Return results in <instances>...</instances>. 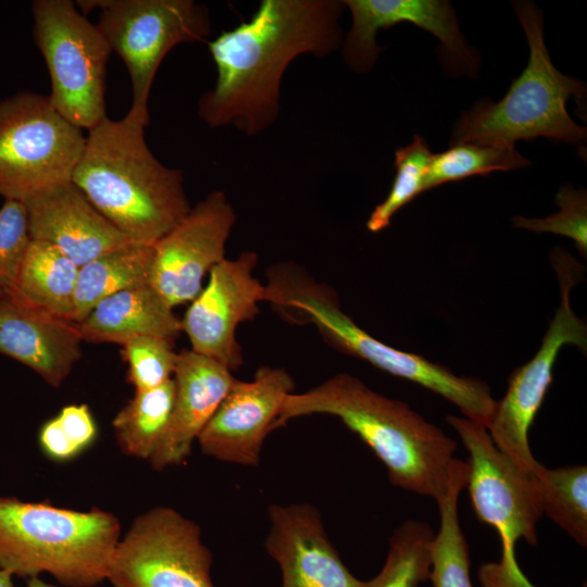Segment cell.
Instances as JSON below:
<instances>
[{"label":"cell","mask_w":587,"mask_h":587,"mask_svg":"<svg viewBox=\"0 0 587 587\" xmlns=\"http://www.w3.org/2000/svg\"><path fill=\"white\" fill-rule=\"evenodd\" d=\"M211 565L200 527L160 505L139 514L121 537L107 580L112 587H214Z\"/></svg>","instance_id":"12"},{"label":"cell","mask_w":587,"mask_h":587,"mask_svg":"<svg viewBox=\"0 0 587 587\" xmlns=\"http://www.w3.org/2000/svg\"><path fill=\"white\" fill-rule=\"evenodd\" d=\"M86 136L48 96L18 91L0 101V196L25 201L70 182Z\"/></svg>","instance_id":"10"},{"label":"cell","mask_w":587,"mask_h":587,"mask_svg":"<svg viewBox=\"0 0 587 587\" xmlns=\"http://www.w3.org/2000/svg\"><path fill=\"white\" fill-rule=\"evenodd\" d=\"M432 158L427 142L419 135L413 137L411 143L396 150V175L388 195L367 218L366 227L370 232L378 233L385 229L401 208L424 192V182Z\"/></svg>","instance_id":"29"},{"label":"cell","mask_w":587,"mask_h":587,"mask_svg":"<svg viewBox=\"0 0 587 587\" xmlns=\"http://www.w3.org/2000/svg\"><path fill=\"white\" fill-rule=\"evenodd\" d=\"M34 37L51 80L55 110L90 130L105 114V72L111 48L96 24L70 0L32 4Z\"/></svg>","instance_id":"9"},{"label":"cell","mask_w":587,"mask_h":587,"mask_svg":"<svg viewBox=\"0 0 587 587\" xmlns=\"http://www.w3.org/2000/svg\"><path fill=\"white\" fill-rule=\"evenodd\" d=\"M92 205L135 242L154 245L190 211L183 172L150 151L145 126L108 116L88 130L71 179Z\"/></svg>","instance_id":"3"},{"label":"cell","mask_w":587,"mask_h":587,"mask_svg":"<svg viewBox=\"0 0 587 587\" xmlns=\"http://www.w3.org/2000/svg\"><path fill=\"white\" fill-rule=\"evenodd\" d=\"M29 241L23 202L4 200L0 208V299L13 289Z\"/></svg>","instance_id":"32"},{"label":"cell","mask_w":587,"mask_h":587,"mask_svg":"<svg viewBox=\"0 0 587 587\" xmlns=\"http://www.w3.org/2000/svg\"><path fill=\"white\" fill-rule=\"evenodd\" d=\"M76 5L85 15L99 10L96 25L130 77L133 101L126 116L146 127L158 67L175 46L208 38V7L193 0H80Z\"/></svg>","instance_id":"8"},{"label":"cell","mask_w":587,"mask_h":587,"mask_svg":"<svg viewBox=\"0 0 587 587\" xmlns=\"http://www.w3.org/2000/svg\"><path fill=\"white\" fill-rule=\"evenodd\" d=\"M153 245L130 242L79 267L72 322L80 323L103 299L124 289L150 284Z\"/></svg>","instance_id":"23"},{"label":"cell","mask_w":587,"mask_h":587,"mask_svg":"<svg viewBox=\"0 0 587 587\" xmlns=\"http://www.w3.org/2000/svg\"><path fill=\"white\" fill-rule=\"evenodd\" d=\"M446 420L469 453L465 487L474 511L479 521L495 527L502 545L500 561L484 563L478 571L482 587H535L515 558L519 540L537 542L542 508L533 474L500 452L484 425L464 416L448 415Z\"/></svg>","instance_id":"7"},{"label":"cell","mask_w":587,"mask_h":587,"mask_svg":"<svg viewBox=\"0 0 587 587\" xmlns=\"http://www.w3.org/2000/svg\"><path fill=\"white\" fill-rule=\"evenodd\" d=\"M265 301L287 320L315 325L327 342L344 353L438 394L464 417L487 426L496 400L486 383L458 376L422 355L376 339L341 310L337 295L328 286L316 283L302 270L286 264L270 271Z\"/></svg>","instance_id":"4"},{"label":"cell","mask_w":587,"mask_h":587,"mask_svg":"<svg viewBox=\"0 0 587 587\" xmlns=\"http://www.w3.org/2000/svg\"><path fill=\"white\" fill-rule=\"evenodd\" d=\"M55 419L77 454L93 442L97 436V425L88 405H65Z\"/></svg>","instance_id":"33"},{"label":"cell","mask_w":587,"mask_h":587,"mask_svg":"<svg viewBox=\"0 0 587 587\" xmlns=\"http://www.w3.org/2000/svg\"><path fill=\"white\" fill-rule=\"evenodd\" d=\"M529 164L530 162L515 149L514 145L479 141L451 145L448 150L433 154L424 182V191L471 176L516 170Z\"/></svg>","instance_id":"27"},{"label":"cell","mask_w":587,"mask_h":587,"mask_svg":"<svg viewBox=\"0 0 587 587\" xmlns=\"http://www.w3.org/2000/svg\"><path fill=\"white\" fill-rule=\"evenodd\" d=\"M175 398L167 430L148 461L162 471L182 464L236 379L220 362L195 351L177 354Z\"/></svg>","instance_id":"19"},{"label":"cell","mask_w":587,"mask_h":587,"mask_svg":"<svg viewBox=\"0 0 587 587\" xmlns=\"http://www.w3.org/2000/svg\"><path fill=\"white\" fill-rule=\"evenodd\" d=\"M121 537L108 511L0 496V570L13 576L46 573L64 587H93L107 580Z\"/></svg>","instance_id":"5"},{"label":"cell","mask_w":587,"mask_h":587,"mask_svg":"<svg viewBox=\"0 0 587 587\" xmlns=\"http://www.w3.org/2000/svg\"><path fill=\"white\" fill-rule=\"evenodd\" d=\"M257 263L258 255L252 251L217 263L180 320V332L187 335L191 350L230 371L243 361L236 329L253 320L258 304L265 300V285L253 276Z\"/></svg>","instance_id":"13"},{"label":"cell","mask_w":587,"mask_h":587,"mask_svg":"<svg viewBox=\"0 0 587 587\" xmlns=\"http://www.w3.org/2000/svg\"><path fill=\"white\" fill-rule=\"evenodd\" d=\"M32 240L46 241L79 267L130 242L72 182L42 189L23 201Z\"/></svg>","instance_id":"18"},{"label":"cell","mask_w":587,"mask_h":587,"mask_svg":"<svg viewBox=\"0 0 587 587\" xmlns=\"http://www.w3.org/2000/svg\"><path fill=\"white\" fill-rule=\"evenodd\" d=\"M560 286V304L549 323L540 348L524 365L512 372L503 398L496 401L486 429L495 446L522 471L533 474L534 458L528 433L552 382V369L563 346L586 352L587 326L573 311L570 294L582 275V265L570 253L555 248L551 254Z\"/></svg>","instance_id":"11"},{"label":"cell","mask_w":587,"mask_h":587,"mask_svg":"<svg viewBox=\"0 0 587 587\" xmlns=\"http://www.w3.org/2000/svg\"><path fill=\"white\" fill-rule=\"evenodd\" d=\"M236 221L233 205L221 190L210 192L153 245L150 285L171 308L191 302L203 277L225 259Z\"/></svg>","instance_id":"14"},{"label":"cell","mask_w":587,"mask_h":587,"mask_svg":"<svg viewBox=\"0 0 587 587\" xmlns=\"http://www.w3.org/2000/svg\"><path fill=\"white\" fill-rule=\"evenodd\" d=\"M560 211L545 218L515 216V227L535 233H553L571 238L582 255L587 254V196L585 189L562 186L555 195Z\"/></svg>","instance_id":"31"},{"label":"cell","mask_w":587,"mask_h":587,"mask_svg":"<svg viewBox=\"0 0 587 587\" xmlns=\"http://www.w3.org/2000/svg\"><path fill=\"white\" fill-rule=\"evenodd\" d=\"M542 514L582 547L587 546V467L573 465L533 472Z\"/></svg>","instance_id":"26"},{"label":"cell","mask_w":587,"mask_h":587,"mask_svg":"<svg viewBox=\"0 0 587 587\" xmlns=\"http://www.w3.org/2000/svg\"><path fill=\"white\" fill-rule=\"evenodd\" d=\"M174 398L172 378L157 388L135 392L117 412L112 426L116 444L124 454L150 460L167 430Z\"/></svg>","instance_id":"24"},{"label":"cell","mask_w":587,"mask_h":587,"mask_svg":"<svg viewBox=\"0 0 587 587\" xmlns=\"http://www.w3.org/2000/svg\"><path fill=\"white\" fill-rule=\"evenodd\" d=\"M345 9L339 0H262L248 21L208 42L216 80L198 101L200 118L248 136L272 126L285 71L299 55L324 58L340 48Z\"/></svg>","instance_id":"1"},{"label":"cell","mask_w":587,"mask_h":587,"mask_svg":"<svg viewBox=\"0 0 587 587\" xmlns=\"http://www.w3.org/2000/svg\"><path fill=\"white\" fill-rule=\"evenodd\" d=\"M294 388V379L280 367L261 366L250 382L236 378L197 438L201 451L220 461L257 466Z\"/></svg>","instance_id":"15"},{"label":"cell","mask_w":587,"mask_h":587,"mask_svg":"<svg viewBox=\"0 0 587 587\" xmlns=\"http://www.w3.org/2000/svg\"><path fill=\"white\" fill-rule=\"evenodd\" d=\"M27 587H58L51 584L46 583L39 577L28 578L26 582Z\"/></svg>","instance_id":"36"},{"label":"cell","mask_w":587,"mask_h":587,"mask_svg":"<svg viewBox=\"0 0 587 587\" xmlns=\"http://www.w3.org/2000/svg\"><path fill=\"white\" fill-rule=\"evenodd\" d=\"M84 341L123 345L138 336L174 340L180 320L150 285L121 290L100 301L77 324Z\"/></svg>","instance_id":"21"},{"label":"cell","mask_w":587,"mask_h":587,"mask_svg":"<svg viewBox=\"0 0 587 587\" xmlns=\"http://www.w3.org/2000/svg\"><path fill=\"white\" fill-rule=\"evenodd\" d=\"M514 10L529 46L528 63L501 100H480L463 112L451 145L467 141L514 145L517 140L545 137L583 148L586 128L572 120L566 102L572 96L583 100L586 87L553 66L544 40L540 11L525 1L515 2Z\"/></svg>","instance_id":"6"},{"label":"cell","mask_w":587,"mask_h":587,"mask_svg":"<svg viewBox=\"0 0 587 587\" xmlns=\"http://www.w3.org/2000/svg\"><path fill=\"white\" fill-rule=\"evenodd\" d=\"M268 517L264 547L280 567L282 587H369L342 562L315 507L272 504Z\"/></svg>","instance_id":"17"},{"label":"cell","mask_w":587,"mask_h":587,"mask_svg":"<svg viewBox=\"0 0 587 587\" xmlns=\"http://www.w3.org/2000/svg\"><path fill=\"white\" fill-rule=\"evenodd\" d=\"M177 352L173 340L158 336H138L122 345L128 365V382L135 392L157 388L173 378Z\"/></svg>","instance_id":"30"},{"label":"cell","mask_w":587,"mask_h":587,"mask_svg":"<svg viewBox=\"0 0 587 587\" xmlns=\"http://www.w3.org/2000/svg\"><path fill=\"white\" fill-rule=\"evenodd\" d=\"M78 271L79 266L52 245L30 239L9 295L72 322Z\"/></svg>","instance_id":"22"},{"label":"cell","mask_w":587,"mask_h":587,"mask_svg":"<svg viewBox=\"0 0 587 587\" xmlns=\"http://www.w3.org/2000/svg\"><path fill=\"white\" fill-rule=\"evenodd\" d=\"M467 472V464L463 461L446 494L436 501L440 523L430 546L429 579L433 587H473L469 546L458 512V500L466 486Z\"/></svg>","instance_id":"25"},{"label":"cell","mask_w":587,"mask_h":587,"mask_svg":"<svg viewBox=\"0 0 587 587\" xmlns=\"http://www.w3.org/2000/svg\"><path fill=\"white\" fill-rule=\"evenodd\" d=\"M38 441L42 452L51 460L63 462L78 455L67 441L55 417L47 421L40 427Z\"/></svg>","instance_id":"34"},{"label":"cell","mask_w":587,"mask_h":587,"mask_svg":"<svg viewBox=\"0 0 587 587\" xmlns=\"http://www.w3.org/2000/svg\"><path fill=\"white\" fill-rule=\"evenodd\" d=\"M13 575L4 570H0V587H14Z\"/></svg>","instance_id":"35"},{"label":"cell","mask_w":587,"mask_h":587,"mask_svg":"<svg viewBox=\"0 0 587 587\" xmlns=\"http://www.w3.org/2000/svg\"><path fill=\"white\" fill-rule=\"evenodd\" d=\"M77 324L11 295L0 299V353L26 365L58 388L82 357Z\"/></svg>","instance_id":"20"},{"label":"cell","mask_w":587,"mask_h":587,"mask_svg":"<svg viewBox=\"0 0 587 587\" xmlns=\"http://www.w3.org/2000/svg\"><path fill=\"white\" fill-rule=\"evenodd\" d=\"M312 414L338 417L387 469L390 483L417 495L441 498L463 461L457 441L409 404L383 396L359 378L339 373L300 394H289L277 428Z\"/></svg>","instance_id":"2"},{"label":"cell","mask_w":587,"mask_h":587,"mask_svg":"<svg viewBox=\"0 0 587 587\" xmlns=\"http://www.w3.org/2000/svg\"><path fill=\"white\" fill-rule=\"evenodd\" d=\"M432 527L419 520H407L390 537L386 561L369 587H419L429 579Z\"/></svg>","instance_id":"28"},{"label":"cell","mask_w":587,"mask_h":587,"mask_svg":"<svg viewBox=\"0 0 587 587\" xmlns=\"http://www.w3.org/2000/svg\"><path fill=\"white\" fill-rule=\"evenodd\" d=\"M352 16L351 28L342 42L346 63L355 72L370 71L382 51L376 43L379 29L411 23L436 36L445 61L460 73L473 75L478 58L466 45L448 1L442 0H345Z\"/></svg>","instance_id":"16"}]
</instances>
